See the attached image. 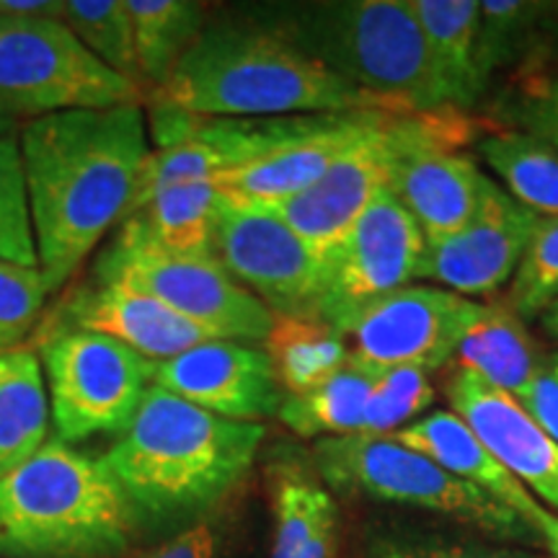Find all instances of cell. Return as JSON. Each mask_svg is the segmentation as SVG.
<instances>
[{
	"label": "cell",
	"instance_id": "5bb4252c",
	"mask_svg": "<svg viewBox=\"0 0 558 558\" xmlns=\"http://www.w3.org/2000/svg\"><path fill=\"white\" fill-rule=\"evenodd\" d=\"M463 132L448 114H424L390 169L386 190L409 209L427 243L469 226L492 179L456 150Z\"/></svg>",
	"mask_w": 558,
	"mask_h": 558
},
{
	"label": "cell",
	"instance_id": "484cf974",
	"mask_svg": "<svg viewBox=\"0 0 558 558\" xmlns=\"http://www.w3.org/2000/svg\"><path fill=\"white\" fill-rule=\"evenodd\" d=\"M558 39V3L486 0L481 3L476 70L486 88L494 70L535 60Z\"/></svg>",
	"mask_w": 558,
	"mask_h": 558
},
{
	"label": "cell",
	"instance_id": "f1b7e54d",
	"mask_svg": "<svg viewBox=\"0 0 558 558\" xmlns=\"http://www.w3.org/2000/svg\"><path fill=\"white\" fill-rule=\"evenodd\" d=\"M135 34L140 86L145 94L163 86L177 62L207 24V9L192 0H128Z\"/></svg>",
	"mask_w": 558,
	"mask_h": 558
},
{
	"label": "cell",
	"instance_id": "5b68a950",
	"mask_svg": "<svg viewBox=\"0 0 558 558\" xmlns=\"http://www.w3.org/2000/svg\"><path fill=\"white\" fill-rule=\"evenodd\" d=\"M135 535L104 460L60 439L0 481V558H122Z\"/></svg>",
	"mask_w": 558,
	"mask_h": 558
},
{
	"label": "cell",
	"instance_id": "60d3db41",
	"mask_svg": "<svg viewBox=\"0 0 558 558\" xmlns=\"http://www.w3.org/2000/svg\"><path fill=\"white\" fill-rule=\"evenodd\" d=\"M62 3L65 0H0V16H62Z\"/></svg>",
	"mask_w": 558,
	"mask_h": 558
},
{
	"label": "cell",
	"instance_id": "3957f363",
	"mask_svg": "<svg viewBox=\"0 0 558 558\" xmlns=\"http://www.w3.org/2000/svg\"><path fill=\"white\" fill-rule=\"evenodd\" d=\"M145 99L205 120L347 111L393 114L380 99L341 81L329 68L248 16L205 24L163 86L145 94Z\"/></svg>",
	"mask_w": 558,
	"mask_h": 558
},
{
	"label": "cell",
	"instance_id": "ab89813d",
	"mask_svg": "<svg viewBox=\"0 0 558 558\" xmlns=\"http://www.w3.org/2000/svg\"><path fill=\"white\" fill-rule=\"evenodd\" d=\"M518 401L558 445V349L546 352L541 367L535 369Z\"/></svg>",
	"mask_w": 558,
	"mask_h": 558
},
{
	"label": "cell",
	"instance_id": "4dcf8cb0",
	"mask_svg": "<svg viewBox=\"0 0 558 558\" xmlns=\"http://www.w3.org/2000/svg\"><path fill=\"white\" fill-rule=\"evenodd\" d=\"M429 50L456 83L463 107L484 94L476 70V37L481 21L478 0H409Z\"/></svg>",
	"mask_w": 558,
	"mask_h": 558
},
{
	"label": "cell",
	"instance_id": "ffe728a7",
	"mask_svg": "<svg viewBox=\"0 0 558 558\" xmlns=\"http://www.w3.org/2000/svg\"><path fill=\"white\" fill-rule=\"evenodd\" d=\"M383 111L331 114L324 128L284 145L269 156L213 179L215 190L233 205L275 207L324 177L341 153L352 148Z\"/></svg>",
	"mask_w": 558,
	"mask_h": 558
},
{
	"label": "cell",
	"instance_id": "277c9868",
	"mask_svg": "<svg viewBox=\"0 0 558 558\" xmlns=\"http://www.w3.org/2000/svg\"><path fill=\"white\" fill-rule=\"evenodd\" d=\"M246 16L380 99L393 114H442L463 107L409 0L264 3L248 5Z\"/></svg>",
	"mask_w": 558,
	"mask_h": 558
},
{
	"label": "cell",
	"instance_id": "d6986e66",
	"mask_svg": "<svg viewBox=\"0 0 558 558\" xmlns=\"http://www.w3.org/2000/svg\"><path fill=\"white\" fill-rule=\"evenodd\" d=\"M54 324L104 333L150 362H166L202 341L215 339L166 303L128 284L94 282L75 290Z\"/></svg>",
	"mask_w": 558,
	"mask_h": 558
},
{
	"label": "cell",
	"instance_id": "52a82bcc",
	"mask_svg": "<svg viewBox=\"0 0 558 558\" xmlns=\"http://www.w3.org/2000/svg\"><path fill=\"white\" fill-rule=\"evenodd\" d=\"M143 88L104 65L60 16H0V114L39 120L143 104Z\"/></svg>",
	"mask_w": 558,
	"mask_h": 558
},
{
	"label": "cell",
	"instance_id": "d4e9b609",
	"mask_svg": "<svg viewBox=\"0 0 558 558\" xmlns=\"http://www.w3.org/2000/svg\"><path fill=\"white\" fill-rule=\"evenodd\" d=\"M378 386V367L349 362L324 386L300 396H284L277 418L303 439L360 435L369 401Z\"/></svg>",
	"mask_w": 558,
	"mask_h": 558
},
{
	"label": "cell",
	"instance_id": "7402d4cb",
	"mask_svg": "<svg viewBox=\"0 0 558 558\" xmlns=\"http://www.w3.org/2000/svg\"><path fill=\"white\" fill-rule=\"evenodd\" d=\"M269 558H337L341 514L313 463L275 460L269 469Z\"/></svg>",
	"mask_w": 558,
	"mask_h": 558
},
{
	"label": "cell",
	"instance_id": "e0dca14e",
	"mask_svg": "<svg viewBox=\"0 0 558 558\" xmlns=\"http://www.w3.org/2000/svg\"><path fill=\"white\" fill-rule=\"evenodd\" d=\"M153 386L233 422L277 416L284 401L267 352L259 344L209 339L177 357L156 362Z\"/></svg>",
	"mask_w": 558,
	"mask_h": 558
},
{
	"label": "cell",
	"instance_id": "8992f818",
	"mask_svg": "<svg viewBox=\"0 0 558 558\" xmlns=\"http://www.w3.org/2000/svg\"><path fill=\"white\" fill-rule=\"evenodd\" d=\"M311 463L333 497L422 509L484 538L512 546H543V535L525 518L390 437L316 439Z\"/></svg>",
	"mask_w": 558,
	"mask_h": 558
},
{
	"label": "cell",
	"instance_id": "7c38bea8",
	"mask_svg": "<svg viewBox=\"0 0 558 558\" xmlns=\"http://www.w3.org/2000/svg\"><path fill=\"white\" fill-rule=\"evenodd\" d=\"M424 114H383L365 130L352 148L333 160L316 184L295 197L269 207L300 235L320 262L347 239L354 222L388 186L390 169Z\"/></svg>",
	"mask_w": 558,
	"mask_h": 558
},
{
	"label": "cell",
	"instance_id": "7a4b0ae2",
	"mask_svg": "<svg viewBox=\"0 0 558 558\" xmlns=\"http://www.w3.org/2000/svg\"><path fill=\"white\" fill-rule=\"evenodd\" d=\"M264 437V424L209 414L150 386L137 416L101 460L137 530H181L246 486Z\"/></svg>",
	"mask_w": 558,
	"mask_h": 558
},
{
	"label": "cell",
	"instance_id": "8fae6325",
	"mask_svg": "<svg viewBox=\"0 0 558 558\" xmlns=\"http://www.w3.org/2000/svg\"><path fill=\"white\" fill-rule=\"evenodd\" d=\"M424 248L418 222L383 190L326 262L318 320L344 333L362 311L416 279Z\"/></svg>",
	"mask_w": 558,
	"mask_h": 558
},
{
	"label": "cell",
	"instance_id": "b9f144b4",
	"mask_svg": "<svg viewBox=\"0 0 558 558\" xmlns=\"http://www.w3.org/2000/svg\"><path fill=\"white\" fill-rule=\"evenodd\" d=\"M541 535H543V546L548 548L550 558H558V514L550 512V509L541 520Z\"/></svg>",
	"mask_w": 558,
	"mask_h": 558
},
{
	"label": "cell",
	"instance_id": "1f68e13d",
	"mask_svg": "<svg viewBox=\"0 0 558 558\" xmlns=\"http://www.w3.org/2000/svg\"><path fill=\"white\" fill-rule=\"evenodd\" d=\"M360 558H546L530 548L484 535L448 533L424 525H373L360 546Z\"/></svg>",
	"mask_w": 558,
	"mask_h": 558
},
{
	"label": "cell",
	"instance_id": "7bdbcfd3",
	"mask_svg": "<svg viewBox=\"0 0 558 558\" xmlns=\"http://www.w3.org/2000/svg\"><path fill=\"white\" fill-rule=\"evenodd\" d=\"M538 320H541L543 331H546L548 337L554 339L556 344H558V300H556L554 305H550V308H548L546 313H543V316H541Z\"/></svg>",
	"mask_w": 558,
	"mask_h": 558
},
{
	"label": "cell",
	"instance_id": "4316f807",
	"mask_svg": "<svg viewBox=\"0 0 558 558\" xmlns=\"http://www.w3.org/2000/svg\"><path fill=\"white\" fill-rule=\"evenodd\" d=\"M262 349L284 396H300L324 386L349 362L344 333L316 318L275 316Z\"/></svg>",
	"mask_w": 558,
	"mask_h": 558
},
{
	"label": "cell",
	"instance_id": "ba28073f",
	"mask_svg": "<svg viewBox=\"0 0 558 558\" xmlns=\"http://www.w3.org/2000/svg\"><path fill=\"white\" fill-rule=\"evenodd\" d=\"M94 282L148 292L215 339L264 344L275 324L267 305L235 282L215 256L171 254L145 239L130 220L96 262Z\"/></svg>",
	"mask_w": 558,
	"mask_h": 558
},
{
	"label": "cell",
	"instance_id": "74e56055",
	"mask_svg": "<svg viewBox=\"0 0 558 558\" xmlns=\"http://www.w3.org/2000/svg\"><path fill=\"white\" fill-rule=\"evenodd\" d=\"M52 292L39 267L0 259V331L24 339Z\"/></svg>",
	"mask_w": 558,
	"mask_h": 558
},
{
	"label": "cell",
	"instance_id": "f6af8a7d",
	"mask_svg": "<svg viewBox=\"0 0 558 558\" xmlns=\"http://www.w3.org/2000/svg\"><path fill=\"white\" fill-rule=\"evenodd\" d=\"M21 339H16V337H11V333H3L0 331V349H9V347H16Z\"/></svg>",
	"mask_w": 558,
	"mask_h": 558
},
{
	"label": "cell",
	"instance_id": "f546056e",
	"mask_svg": "<svg viewBox=\"0 0 558 558\" xmlns=\"http://www.w3.org/2000/svg\"><path fill=\"white\" fill-rule=\"evenodd\" d=\"M478 156L509 197L541 218H558V153L548 143L520 130L494 132L478 143Z\"/></svg>",
	"mask_w": 558,
	"mask_h": 558
},
{
	"label": "cell",
	"instance_id": "ac0fdd59",
	"mask_svg": "<svg viewBox=\"0 0 558 558\" xmlns=\"http://www.w3.org/2000/svg\"><path fill=\"white\" fill-rule=\"evenodd\" d=\"M442 393L484 448L543 507L558 512V445L522 403L460 367H448Z\"/></svg>",
	"mask_w": 558,
	"mask_h": 558
},
{
	"label": "cell",
	"instance_id": "e575fe53",
	"mask_svg": "<svg viewBox=\"0 0 558 558\" xmlns=\"http://www.w3.org/2000/svg\"><path fill=\"white\" fill-rule=\"evenodd\" d=\"M0 259L39 267L19 132L0 137Z\"/></svg>",
	"mask_w": 558,
	"mask_h": 558
},
{
	"label": "cell",
	"instance_id": "8d00e7d4",
	"mask_svg": "<svg viewBox=\"0 0 558 558\" xmlns=\"http://www.w3.org/2000/svg\"><path fill=\"white\" fill-rule=\"evenodd\" d=\"M243 488L222 501L220 507H215L213 512H207L205 518L173 530L169 538L156 543V546L130 550L122 558H228L230 550L235 548V538H239L241 530Z\"/></svg>",
	"mask_w": 558,
	"mask_h": 558
},
{
	"label": "cell",
	"instance_id": "44dd1931",
	"mask_svg": "<svg viewBox=\"0 0 558 558\" xmlns=\"http://www.w3.org/2000/svg\"><path fill=\"white\" fill-rule=\"evenodd\" d=\"M390 439L401 442L403 448L422 452V456L435 460L439 469L481 488L492 499L501 501L520 518H525L541 533V520L548 509L484 448V442L473 435L469 424L458 414L432 411V414L416 418L409 427L390 435Z\"/></svg>",
	"mask_w": 558,
	"mask_h": 558
},
{
	"label": "cell",
	"instance_id": "ee69618b",
	"mask_svg": "<svg viewBox=\"0 0 558 558\" xmlns=\"http://www.w3.org/2000/svg\"><path fill=\"white\" fill-rule=\"evenodd\" d=\"M3 135H16V122L0 114V137H3Z\"/></svg>",
	"mask_w": 558,
	"mask_h": 558
},
{
	"label": "cell",
	"instance_id": "30bf717a",
	"mask_svg": "<svg viewBox=\"0 0 558 558\" xmlns=\"http://www.w3.org/2000/svg\"><path fill=\"white\" fill-rule=\"evenodd\" d=\"M213 254L271 316L318 320L324 262L269 207L222 199Z\"/></svg>",
	"mask_w": 558,
	"mask_h": 558
},
{
	"label": "cell",
	"instance_id": "d6a6232c",
	"mask_svg": "<svg viewBox=\"0 0 558 558\" xmlns=\"http://www.w3.org/2000/svg\"><path fill=\"white\" fill-rule=\"evenodd\" d=\"M60 19L104 65L140 86L128 0H65Z\"/></svg>",
	"mask_w": 558,
	"mask_h": 558
},
{
	"label": "cell",
	"instance_id": "6da1fadb",
	"mask_svg": "<svg viewBox=\"0 0 558 558\" xmlns=\"http://www.w3.org/2000/svg\"><path fill=\"white\" fill-rule=\"evenodd\" d=\"M39 269L58 292L124 222L150 158L143 104L39 117L19 130Z\"/></svg>",
	"mask_w": 558,
	"mask_h": 558
},
{
	"label": "cell",
	"instance_id": "4fadbf2b",
	"mask_svg": "<svg viewBox=\"0 0 558 558\" xmlns=\"http://www.w3.org/2000/svg\"><path fill=\"white\" fill-rule=\"evenodd\" d=\"M476 305L458 292L407 284L352 320L344 331L349 354L369 367H418L432 375L450 365Z\"/></svg>",
	"mask_w": 558,
	"mask_h": 558
},
{
	"label": "cell",
	"instance_id": "836d02e7",
	"mask_svg": "<svg viewBox=\"0 0 558 558\" xmlns=\"http://www.w3.org/2000/svg\"><path fill=\"white\" fill-rule=\"evenodd\" d=\"M505 303L525 320H535L558 300V218H541L527 243L512 282L507 284Z\"/></svg>",
	"mask_w": 558,
	"mask_h": 558
},
{
	"label": "cell",
	"instance_id": "f35d334b",
	"mask_svg": "<svg viewBox=\"0 0 558 558\" xmlns=\"http://www.w3.org/2000/svg\"><path fill=\"white\" fill-rule=\"evenodd\" d=\"M512 120L518 122L520 132L543 140L558 153V75L543 81L530 94H522L512 109Z\"/></svg>",
	"mask_w": 558,
	"mask_h": 558
},
{
	"label": "cell",
	"instance_id": "603a6c76",
	"mask_svg": "<svg viewBox=\"0 0 558 558\" xmlns=\"http://www.w3.org/2000/svg\"><path fill=\"white\" fill-rule=\"evenodd\" d=\"M543 357L546 352L530 333L525 320L509 311L505 300H488L476 305L448 367L469 369L488 386L518 399Z\"/></svg>",
	"mask_w": 558,
	"mask_h": 558
},
{
	"label": "cell",
	"instance_id": "2e32d148",
	"mask_svg": "<svg viewBox=\"0 0 558 558\" xmlns=\"http://www.w3.org/2000/svg\"><path fill=\"white\" fill-rule=\"evenodd\" d=\"M329 117L331 114H303L259 117V120H205L202 117L184 143L150 153L124 220L137 215L166 186L186 184V181H213L222 173L254 163L324 128Z\"/></svg>",
	"mask_w": 558,
	"mask_h": 558
},
{
	"label": "cell",
	"instance_id": "9a60e30c",
	"mask_svg": "<svg viewBox=\"0 0 558 558\" xmlns=\"http://www.w3.org/2000/svg\"><path fill=\"white\" fill-rule=\"evenodd\" d=\"M541 215L488 179L484 199L465 228L424 248L416 279H432L463 298H488L518 271Z\"/></svg>",
	"mask_w": 558,
	"mask_h": 558
},
{
	"label": "cell",
	"instance_id": "d590c367",
	"mask_svg": "<svg viewBox=\"0 0 558 558\" xmlns=\"http://www.w3.org/2000/svg\"><path fill=\"white\" fill-rule=\"evenodd\" d=\"M432 403H435V386H432L429 373L418 367L378 369V386H375L360 435H396L411 422L422 418Z\"/></svg>",
	"mask_w": 558,
	"mask_h": 558
},
{
	"label": "cell",
	"instance_id": "cb8c5ba5",
	"mask_svg": "<svg viewBox=\"0 0 558 558\" xmlns=\"http://www.w3.org/2000/svg\"><path fill=\"white\" fill-rule=\"evenodd\" d=\"M50 427L39 354L19 344L0 349V481L45 448Z\"/></svg>",
	"mask_w": 558,
	"mask_h": 558
},
{
	"label": "cell",
	"instance_id": "9c48e42d",
	"mask_svg": "<svg viewBox=\"0 0 558 558\" xmlns=\"http://www.w3.org/2000/svg\"><path fill=\"white\" fill-rule=\"evenodd\" d=\"M54 439L122 435L153 386L156 362L104 333L52 324L39 341Z\"/></svg>",
	"mask_w": 558,
	"mask_h": 558
},
{
	"label": "cell",
	"instance_id": "83f0119b",
	"mask_svg": "<svg viewBox=\"0 0 558 558\" xmlns=\"http://www.w3.org/2000/svg\"><path fill=\"white\" fill-rule=\"evenodd\" d=\"M220 205L222 197L213 181H186L158 192L130 222L150 243L171 254L215 256V220Z\"/></svg>",
	"mask_w": 558,
	"mask_h": 558
}]
</instances>
